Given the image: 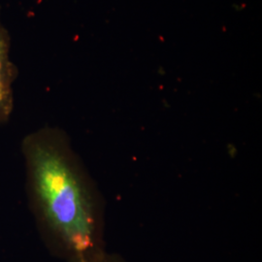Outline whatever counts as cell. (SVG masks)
Masks as SVG:
<instances>
[{"mask_svg": "<svg viewBox=\"0 0 262 262\" xmlns=\"http://www.w3.org/2000/svg\"><path fill=\"white\" fill-rule=\"evenodd\" d=\"M28 204L48 251L66 262H94L105 243V201L66 132L43 127L21 142Z\"/></svg>", "mask_w": 262, "mask_h": 262, "instance_id": "cell-1", "label": "cell"}, {"mask_svg": "<svg viewBox=\"0 0 262 262\" xmlns=\"http://www.w3.org/2000/svg\"><path fill=\"white\" fill-rule=\"evenodd\" d=\"M16 68L10 57L8 31L0 19V123L9 120L14 109V82Z\"/></svg>", "mask_w": 262, "mask_h": 262, "instance_id": "cell-2", "label": "cell"}, {"mask_svg": "<svg viewBox=\"0 0 262 262\" xmlns=\"http://www.w3.org/2000/svg\"><path fill=\"white\" fill-rule=\"evenodd\" d=\"M94 262H129L127 259H125L120 253H107L104 254L102 257L97 259Z\"/></svg>", "mask_w": 262, "mask_h": 262, "instance_id": "cell-3", "label": "cell"}]
</instances>
